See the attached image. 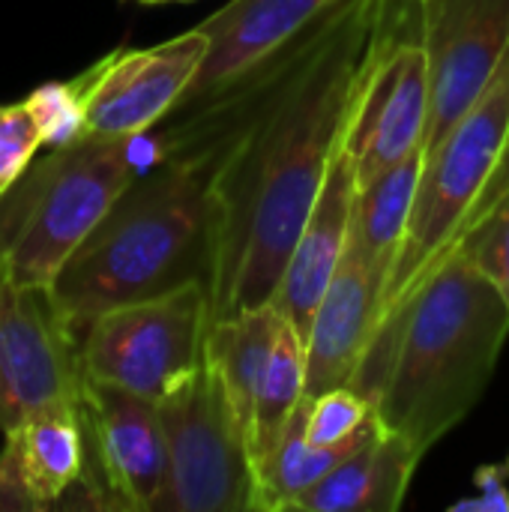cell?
<instances>
[{
	"instance_id": "3957f363",
	"label": "cell",
	"mask_w": 509,
	"mask_h": 512,
	"mask_svg": "<svg viewBox=\"0 0 509 512\" xmlns=\"http://www.w3.org/2000/svg\"><path fill=\"white\" fill-rule=\"evenodd\" d=\"M210 174L207 162L183 156L135 174L51 285L75 330L108 309L210 282Z\"/></svg>"
},
{
	"instance_id": "30bf717a",
	"label": "cell",
	"mask_w": 509,
	"mask_h": 512,
	"mask_svg": "<svg viewBox=\"0 0 509 512\" xmlns=\"http://www.w3.org/2000/svg\"><path fill=\"white\" fill-rule=\"evenodd\" d=\"M78 330L51 288L18 285L0 264V432L30 414L81 399Z\"/></svg>"
},
{
	"instance_id": "e0dca14e",
	"label": "cell",
	"mask_w": 509,
	"mask_h": 512,
	"mask_svg": "<svg viewBox=\"0 0 509 512\" xmlns=\"http://www.w3.org/2000/svg\"><path fill=\"white\" fill-rule=\"evenodd\" d=\"M420 453L396 432L381 429L366 447L351 453L324 480L306 489L294 512H396L402 507Z\"/></svg>"
},
{
	"instance_id": "484cf974",
	"label": "cell",
	"mask_w": 509,
	"mask_h": 512,
	"mask_svg": "<svg viewBox=\"0 0 509 512\" xmlns=\"http://www.w3.org/2000/svg\"><path fill=\"white\" fill-rule=\"evenodd\" d=\"M144 3H165V0H144Z\"/></svg>"
},
{
	"instance_id": "5bb4252c",
	"label": "cell",
	"mask_w": 509,
	"mask_h": 512,
	"mask_svg": "<svg viewBox=\"0 0 509 512\" xmlns=\"http://www.w3.org/2000/svg\"><path fill=\"white\" fill-rule=\"evenodd\" d=\"M0 512L60 510L87 465L78 405H51L3 432Z\"/></svg>"
},
{
	"instance_id": "7402d4cb",
	"label": "cell",
	"mask_w": 509,
	"mask_h": 512,
	"mask_svg": "<svg viewBox=\"0 0 509 512\" xmlns=\"http://www.w3.org/2000/svg\"><path fill=\"white\" fill-rule=\"evenodd\" d=\"M462 249L509 306V153L495 189L462 237Z\"/></svg>"
},
{
	"instance_id": "7a4b0ae2",
	"label": "cell",
	"mask_w": 509,
	"mask_h": 512,
	"mask_svg": "<svg viewBox=\"0 0 509 512\" xmlns=\"http://www.w3.org/2000/svg\"><path fill=\"white\" fill-rule=\"evenodd\" d=\"M507 336V300L459 240L372 336L351 387L387 432L426 456L480 405Z\"/></svg>"
},
{
	"instance_id": "ffe728a7",
	"label": "cell",
	"mask_w": 509,
	"mask_h": 512,
	"mask_svg": "<svg viewBox=\"0 0 509 512\" xmlns=\"http://www.w3.org/2000/svg\"><path fill=\"white\" fill-rule=\"evenodd\" d=\"M426 147H417L387 171H381L375 180L357 186L354 195V213H351V234L363 246V252L372 258L378 270L387 276L396 267L411 204L417 195V183L423 174ZM390 282V279H387Z\"/></svg>"
},
{
	"instance_id": "603a6c76",
	"label": "cell",
	"mask_w": 509,
	"mask_h": 512,
	"mask_svg": "<svg viewBox=\"0 0 509 512\" xmlns=\"http://www.w3.org/2000/svg\"><path fill=\"white\" fill-rule=\"evenodd\" d=\"M42 147L45 135L30 102L0 105V198L24 177Z\"/></svg>"
},
{
	"instance_id": "d4e9b609",
	"label": "cell",
	"mask_w": 509,
	"mask_h": 512,
	"mask_svg": "<svg viewBox=\"0 0 509 512\" xmlns=\"http://www.w3.org/2000/svg\"><path fill=\"white\" fill-rule=\"evenodd\" d=\"M375 414L372 402L360 396L354 387H336L321 396H312L309 411V441L333 444L354 435Z\"/></svg>"
},
{
	"instance_id": "8fae6325",
	"label": "cell",
	"mask_w": 509,
	"mask_h": 512,
	"mask_svg": "<svg viewBox=\"0 0 509 512\" xmlns=\"http://www.w3.org/2000/svg\"><path fill=\"white\" fill-rule=\"evenodd\" d=\"M207 45V33L192 27L162 45L99 60L78 78L87 132L102 138H141L162 123L192 87Z\"/></svg>"
},
{
	"instance_id": "44dd1931",
	"label": "cell",
	"mask_w": 509,
	"mask_h": 512,
	"mask_svg": "<svg viewBox=\"0 0 509 512\" xmlns=\"http://www.w3.org/2000/svg\"><path fill=\"white\" fill-rule=\"evenodd\" d=\"M303 396H306V339L297 333L291 321L282 318L261 387H258L255 414H252L249 450H252L255 468L276 447L282 429L288 426Z\"/></svg>"
},
{
	"instance_id": "9a60e30c",
	"label": "cell",
	"mask_w": 509,
	"mask_h": 512,
	"mask_svg": "<svg viewBox=\"0 0 509 512\" xmlns=\"http://www.w3.org/2000/svg\"><path fill=\"white\" fill-rule=\"evenodd\" d=\"M336 0H231L198 24L207 57L177 108L195 105L309 30Z\"/></svg>"
},
{
	"instance_id": "8992f818",
	"label": "cell",
	"mask_w": 509,
	"mask_h": 512,
	"mask_svg": "<svg viewBox=\"0 0 509 512\" xmlns=\"http://www.w3.org/2000/svg\"><path fill=\"white\" fill-rule=\"evenodd\" d=\"M156 405L168 453L156 512H258L249 438L207 354Z\"/></svg>"
},
{
	"instance_id": "ac0fdd59",
	"label": "cell",
	"mask_w": 509,
	"mask_h": 512,
	"mask_svg": "<svg viewBox=\"0 0 509 512\" xmlns=\"http://www.w3.org/2000/svg\"><path fill=\"white\" fill-rule=\"evenodd\" d=\"M309 411H312V396H303L288 426L282 429L276 447L255 468L258 512L291 510V504L306 489L324 480L336 465H342L351 453L366 447L384 429L381 420L372 414L354 435L333 441V444H315L309 441Z\"/></svg>"
},
{
	"instance_id": "ba28073f",
	"label": "cell",
	"mask_w": 509,
	"mask_h": 512,
	"mask_svg": "<svg viewBox=\"0 0 509 512\" xmlns=\"http://www.w3.org/2000/svg\"><path fill=\"white\" fill-rule=\"evenodd\" d=\"M417 12V0L396 3L393 21L354 93L342 141L354 162L357 186L426 144L432 78Z\"/></svg>"
},
{
	"instance_id": "2e32d148",
	"label": "cell",
	"mask_w": 509,
	"mask_h": 512,
	"mask_svg": "<svg viewBox=\"0 0 509 512\" xmlns=\"http://www.w3.org/2000/svg\"><path fill=\"white\" fill-rule=\"evenodd\" d=\"M354 195H357V174L342 141L330 159L324 186L309 210V219L294 243L279 288L270 300L276 312L285 321H291L303 339L309 336L315 309L348 249Z\"/></svg>"
},
{
	"instance_id": "d6986e66",
	"label": "cell",
	"mask_w": 509,
	"mask_h": 512,
	"mask_svg": "<svg viewBox=\"0 0 509 512\" xmlns=\"http://www.w3.org/2000/svg\"><path fill=\"white\" fill-rule=\"evenodd\" d=\"M282 315L276 312L273 303L243 309L225 321L210 324L207 333V360L219 372V381L228 393V402L246 432L252 435V414H255V399L258 387L279 333Z\"/></svg>"
},
{
	"instance_id": "6da1fadb",
	"label": "cell",
	"mask_w": 509,
	"mask_h": 512,
	"mask_svg": "<svg viewBox=\"0 0 509 512\" xmlns=\"http://www.w3.org/2000/svg\"><path fill=\"white\" fill-rule=\"evenodd\" d=\"M399 0H336L219 93L174 108L159 156L213 165L210 318L273 300Z\"/></svg>"
},
{
	"instance_id": "4fadbf2b",
	"label": "cell",
	"mask_w": 509,
	"mask_h": 512,
	"mask_svg": "<svg viewBox=\"0 0 509 512\" xmlns=\"http://www.w3.org/2000/svg\"><path fill=\"white\" fill-rule=\"evenodd\" d=\"M387 273L348 234V249L315 309L306 336V396L351 387L375 336Z\"/></svg>"
},
{
	"instance_id": "9c48e42d",
	"label": "cell",
	"mask_w": 509,
	"mask_h": 512,
	"mask_svg": "<svg viewBox=\"0 0 509 512\" xmlns=\"http://www.w3.org/2000/svg\"><path fill=\"white\" fill-rule=\"evenodd\" d=\"M78 414L87 444V465L60 510L156 512L168 477L159 405L123 387L84 378Z\"/></svg>"
},
{
	"instance_id": "277c9868",
	"label": "cell",
	"mask_w": 509,
	"mask_h": 512,
	"mask_svg": "<svg viewBox=\"0 0 509 512\" xmlns=\"http://www.w3.org/2000/svg\"><path fill=\"white\" fill-rule=\"evenodd\" d=\"M135 141L81 138L48 147L0 198V264L18 285L51 288L72 252L90 237L135 180Z\"/></svg>"
},
{
	"instance_id": "cb8c5ba5",
	"label": "cell",
	"mask_w": 509,
	"mask_h": 512,
	"mask_svg": "<svg viewBox=\"0 0 509 512\" xmlns=\"http://www.w3.org/2000/svg\"><path fill=\"white\" fill-rule=\"evenodd\" d=\"M30 108L42 126L45 147H60L87 132L84 126V99H81V81H54L42 84L30 93Z\"/></svg>"
},
{
	"instance_id": "7c38bea8",
	"label": "cell",
	"mask_w": 509,
	"mask_h": 512,
	"mask_svg": "<svg viewBox=\"0 0 509 512\" xmlns=\"http://www.w3.org/2000/svg\"><path fill=\"white\" fill-rule=\"evenodd\" d=\"M429 57L426 150L483 96L509 48V0H417Z\"/></svg>"
},
{
	"instance_id": "5b68a950",
	"label": "cell",
	"mask_w": 509,
	"mask_h": 512,
	"mask_svg": "<svg viewBox=\"0 0 509 512\" xmlns=\"http://www.w3.org/2000/svg\"><path fill=\"white\" fill-rule=\"evenodd\" d=\"M509 153V48L483 96L426 150L405 240L390 273L375 333L405 306L429 267L459 246L495 189Z\"/></svg>"
},
{
	"instance_id": "52a82bcc",
	"label": "cell",
	"mask_w": 509,
	"mask_h": 512,
	"mask_svg": "<svg viewBox=\"0 0 509 512\" xmlns=\"http://www.w3.org/2000/svg\"><path fill=\"white\" fill-rule=\"evenodd\" d=\"M210 324L207 282L108 309L78 327L81 372L159 402L204 363Z\"/></svg>"
}]
</instances>
